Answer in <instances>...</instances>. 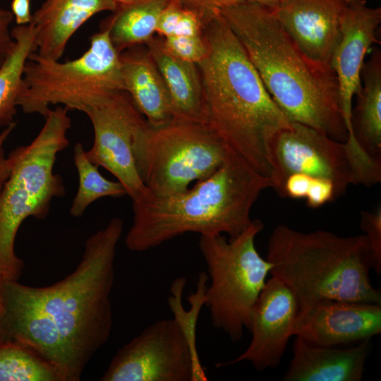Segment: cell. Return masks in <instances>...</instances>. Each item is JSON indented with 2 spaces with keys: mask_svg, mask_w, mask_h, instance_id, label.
Masks as SVG:
<instances>
[{
  "mask_svg": "<svg viewBox=\"0 0 381 381\" xmlns=\"http://www.w3.org/2000/svg\"><path fill=\"white\" fill-rule=\"evenodd\" d=\"M361 228L365 232L373 262V269L377 275L381 273V207L374 212L362 211Z\"/></svg>",
  "mask_w": 381,
  "mask_h": 381,
  "instance_id": "28",
  "label": "cell"
},
{
  "mask_svg": "<svg viewBox=\"0 0 381 381\" xmlns=\"http://www.w3.org/2000/svg\"><path fill=\"white\" fill-rule=\"evenodd\" d=\"M334 183L327 179L312 177L306 196V203L311 208H317L337 198Z\"/></svg>",
  "mask_w": 381,
  "mask_h": 381,
  "instance_id": "30",
  "label": "cell"
},
{
  "mask_svg": "<svg viewBox=\"0 0 381 381\" xmlns=\"http://www.w3.org/2000/svg\"><path fill=\"white\" fill-rule=\"evenodd\" d=\"M14 20L13 13L0 5V66L10 52L13 39L10 25Z\"/></svg>",
  "mask_w": 381,
  "mask_h": 381,
  "instance_id": "33",
  "label": "cell"
},
{
  "mask_svg": "<svg viewBox=\"0 0 381 381\" xmlns=\"http://www.w3.org/2000/svg\"><path fill=\"white\" fill-rule=\"evenodd\" d=\"M283 0H176L183 8L194 11L204 26L220 9L235 4L253 1L272 6Z\"/></svg>",
  "mask_w": 381,
  "mask_h": 381,
  "instance_id": "29",
  "label": "cell"
},
{
  "mask_svg": "<svg viewBox=\"0 0 381 381\" xmlns=\"http://www.w3.org/2000/svg\"><path fill=\"white\" fill-rule=\"evenodd\" d=\"M235 34L272 99L291 121L346 142L338 82L330 66L306 57L271 6L244 1L219 13Z\"/></svg>",
  "mask_w": 381,
  "mask_h": 381,
  "instance_id": "3",
  "label": "cell"
},
{
  "mask_svg": "<svg viewBox=\"0 0 381 381\" xmlns=\"http://www.w3.org/2000/svg\"><path fill=\"white\" fill-rule=\"evenodd\" d=\"M16 123L14 122L4 129L0 133V188L7 179L11 167V161L9 156H6L4 151V144L11 133L16 128Z\"/></svg>",
  "mask_w": 381,
  "mask_h": 381,
  "instance_id": "34",
  "label": "cell"
},
{
  "mask_svg": "<svg viewBox=\"0 0 381 381\" xmlns=\"http://www.w3.org/2000/svg\"><path fill=\"white\" fill-rule=\"evenodd\" d=\"M183 9L176 0H170L159 16L156 32L162 37L174 35Z\"/></svg>",
  "mask_w": 381,
  "mask_h": 381,
  "instance_id": "31",
  "label": "cell"
},
{
  "mask_svg": "<svg viewBox=\"0 0 381 381\" xmlns=\"http://www.w3.org/2000/svg\"><path fill=\"white\" fill-rule=\"evenodd\" d=\"M116 8L114 0H45L30 22L36 28L35 52L59 60L69 40L86 21Z\"/></svg>",
  "mask_w": 381,
  "mask_h": 381,
  "instance_id": "18",
  "label": "cell"
},
{
  "mask_svg": "<svg viewBox=\"0 0 381 381\" xmlns=\"http://www.w3.org/2000/svg\"><path fill=\"white\" fill-rule=\"evenodd\" d=\"M271 187L279 195L289 174L301 173L331 181L337 196L358 185L354 164L345 142L332 139L306 125L291 121L270 143L267 153Z\"/></svg>",
  "mask_w": 381,
  "mask_h": 381,
  "instance_id": "11",
  "label": "cell"
},
{
  "mask_svg": "<svg viewBox=\"0 0 381 381\" xmlns=\"http://www.w3.org/2000/svg\"><path fill=\"white\" fill-rule=\"evenodd\" d=\"M119 58L124 91L147 123L159 126L174 121L167 88L147 50L131 47Z\"/></svg>",
  "mask_w": 381,
  "mask_h": 381,
  "instance_id": "19",
  "label": "cell"
},
{
  "mask_svg": "<svg viewBox=\"0 0 381 381\" xmlns=\"http://www.w3.org/2000/svg\"><path fill=\"white\" fill-rule=\"evenodd\" d=\"M13 46L0 66V128L14 123L26 61L35 52L36 28L33 24L11 29Z\"/></svg>",
  "mask_w": 381,
  "mask_h": 381,
  "instance_id": "23",
  "label": "cell"
},
{
  "mask_svg": "<svg viewBox=\"0 0 381 381\" xmlns=\"http://www.w3.org/2000/svg\"><path fill=\"white\" fill-rule=\"evenodd\" d=\"M298 310V302L290 289L278 277L271 275L251 311L249 346L236 358L219 362L216 367L248 361L259 372L277 368L293 337Z\"/></svg>",
  "mask_w": 381,
  "mask_h": 381,
  "instance_id": "13",
  "label": "cell"
},
{
  "mask_svg": "<svg viewBox=\"0 0 381 381\" xmlns=\"http://www.w3.org/2000/svg\"><path fill=\"white\" fill-rule=\"evenodd\" d=\"M117 4H131L138 2V0H114Z\"/></svg>",
  "mask_w": 381,
  "mask_h": 381,
  "instance_id": "36",
  "label": "cell"
},
{
  "mask_svg": "<svg viewBox=\"0 0 381 381\" xmlns=\"http://www.w3.org/2000/svg\"><path fill=\"white\" fill-rule=\"evenodd\" d=\"M2 312H3V304H2V300L0 296V317L2 314Z\"/></svg>",
  "mask_w": 381,
  "mask_h": 381,
  "instance_id": "37",
  "label": "cell"
},
{
  "mask_svg": "<svg viewBox=\"0 0 381 381\" xmlns=\"http://www.w3.org/2000/svg\"><path fill=\"white\" fill-rule=\"evenodd\" d=\"M31 0H12L11 13L17 25L30 23L32 14L30 12Z\"/></svg>",
  "mask_w": 381,
  "mask_h": 381,
  "instance_id": "35",
  "label": "cell"
},
{
  "mask_svg": "<svg viewBox=\"0 0 381 381\" xmlns=\"http://www.w3.org/2000/svg\"><path fill=\"white\" fill-rule=\"evenodd\" d=\"M145 44L167 88L174 121L201 123L202 85L197 64L173 55L162 39L153 37Z\"/></svg>",
  "mask_w": 381,
  "mask_h": 381,
  "instance_id": "20",
  "label": "cell"
},
{
  "mask_svg": "<svg viewBox=\"0 0 381 381\" xmlns=\"http://www.w3.org/2000/svg\"><path fill=\"white\" fill-rule=\"evenodd\" d=\"M123 230V220L111 219L87 239L74 271L52 285L0 282V340L31 347L56 370L62 381H79L111 335L110 295Z\"/></svg>",
  "mask_w": 381,
  "mask_h": 381,
  "instance_id": "1",
  "label": "cell"
},
{
  "mask_svg": "<svg viewBox=\"0 0 381 381\" xmlns=\"http://www.w3.org/2000/svg\"><path fill=\"white\" fill-rule=\"evenodd\" d=\"M380 23V7H370L365 0H346L330 67L337 79L341 108L349 138L354 137L351 122L353 97L361 86L365 56L372 44L377 42L376 32Z\"/></svg>",
  "mask_w": 381,
  "mask_h": 381,
  "instance_id": "14",
  "label": "cell"
},
{
  "mask_svg": "<svg viewBox=\"0 0 381 381\" xmlns=\"http://www.w3.org/2000/svg\"><path fill=\"white\" fill-rule=\"evenodd\" d=\"M264 226L260 220H253L229 240L222 234L200 236L198 246L210 279L205 305L212 326L233 342L241 339L244 329H249L252 309L272 267L255 245Z\"/></svg>",
  "mask_w": 381,
  "mask_h": 381,
  "instance_id": "8",
  "label": "cell"
},
{
  "mask_svg": "<svg viewBox=\"0 0 381 381\" xmlns=\"http://www.w3.org/2000/svg\"><path fill=\"white\" fill-rule=\"evenodd\" d=\"M381 333V305L322 299L299 310L293 336L323 346L360 342Z\"/></svg>",
  "mask_w": 381,
  "mask_h": 381,
  "instance_id": "15",
  "label": "cell"
},
{
  "mask_svg": "<svg viewBox=\"0 0 381 381\" xmlns=\"http://www.w3.org/2000/svg\"><path fill=\"white\" fill-rule=\"evenodd\" d=\"M68 109H50L37 135L9 154L10 173L0 188V282L18 281L24 262L15 252L18 229L28 217L45 219L51 202L65 194L60 175L54 172L57 155L69 144Z\"/></svg>",
  "mask_w": 381,
  "mask_h": 381,
  "instance_id": "6",
  "label": "cell"
},
{
  "mask_svg": "<svg viewBox=\"0 0 381 381\" xmlns=\"http://www.w3.org/2000/svg\"><path fill=\"white\" fill-rule=\"evenodd\" d=\"M312 177L301 173L289 174L283 183L279 195L294 199H305Z\"/></svg>",
  "mask_w": 381,
  "mask_h": 381,
  "instance_id": "32",
  "label": "cell"
},
{
  "mask_svg": "<svg viewBox=\"0 0 381 381\" xmlns=\"http://www.w3.org/2000/svg\"><path fill=\"white\" fill-rule=\"evenodd\" d=\"M73 151L79 186L71 206V215L80 217L91 203L101 198H116L127 195L119 181H109L99 173L98 167L87 159L83 144L76 143Z\"/></svg>",
  "mask_w": 381,
  "mask_h": 381,
  "instance_id": "25",
  "label": "cell"
},
{
  "mask_svg": "<svg viewBox=\"0 0 381 381\" xmlns=\"http://www.w3.org/2000/svg\"><path fill=\"white\" fill-rule=\"evenodd\" d=\"M270 187L269 177L231 153L214 173L180 194L159 197L148 190L132 200L133 219L126 246L142 252L190 232L234 238L251 224L253 205Z\"/></svg>",
  "mask_w": 381,
  "mask_h": 381,
  "instance_id": "4",
  "label": "cell"
},
{
  "mask_svg": "<svg viewBox=\"0 0 381 381\" xmlns=\"http://www.w3.org/2000/svg\"><path fill=\"white\" fill-rule=\"evenodd\" d=\"M208 279L206 272H202L200 273L197 291L191 293L187 298L190 304H191L189 310H184L181 303V296L186 284L185 277L177 278L173 282L171 286L172 295L169 298V304L174 315V318L179 324L191 348L195 353H198L195 336L197 320L200 310L205 303V290Z\"/></svg>",
  "mask_w": 381,
  "mask_h": 381,
  "instance_id": "26",
  "label": "cell"
},
{
  "mask_svg": "<svg viewBox=\"0 0 381 381\" xmlns=\"http://www.w3.org/2000/svg\"><path fill=\"white\" fill-rule=\"evenodd\" d=\"M164 46L179 59L198 64L207 54L202 34L197 36H169L162 39Z\"/></svg>",
  "mask_w": 381,
  "mask_h": 381,
  "instance_id": "27",
  "label": "cell"
},
{
  "mask_svg": "<svg viewBox=\"0 0 381 381\" xmlns=\"http://www.w3.org/2000/svg\"><path fill=\"white\" fill-rule=\"evenodd\" d=\"M124 91L119 53L108 28L90 37L89 49L66 62L32 52L26 61L17 106L44 118L50 106L85 111L114 92Z\"/></svg>",
  "mask_w": 381,
  "mask_h": 381,
  "instance_id": "7",
  "label": "cell"
},
{
  "mask_svg": "<svg viewBox=\"0 0 381 381\" xmlns=\"http://www.w3.org/2000/svg\"><path fill=\"white\" fill-rule=\"evenodd\" d=\"M133 152L138 175L156 196L180 194L214 173L231 153L201 123L147 121L135 134Z\"/></svg>",
  "mask_w": 381,
  "mask_h": 381,
  "instance_id": "9",
  "label": "cell"
},
{
  "mask_svg": "<svg viewBox=\"0 0 381 381\" xmlns=\"http://www.w3.org/2000/svg\"><path fill=\"white\" fill-rule=\"evenodd\" d=\"M94 131V143L85 151L87 159L111 173L132 200L148 189L137 171L133 152L134 138L146 123L126 91L104 98L85 111Z\"/></svg>",
  "mask_w": 381,
  "mask_h": 381,
  "instance_id": "12",
  "label": "cell"
},
{
  "mask_svg": "<svg viewBox=\"0 0 381 381\" xmlns=\"http://www.w3.org/2000/svg\"><path fill=\"white\" fill-rule=\"evenodd\" d=\"M101 381H206L198 354L177 321L164 319L120 348Z\"/></svg>",
  "mask_w": 381,
  "mask_h": 381,
  "instance_id": "10",
  "label": "cell"
},
{
  "mask_svg": "<svg viewBox=\"0 0 381 381\" xmlns=\"http://www.w3.org/2000/svg\"><path fill=\"white\" fill-rule=\"evenodd\" d=\"M0 381H62L56 370L31 347L0 340Z\"/></svg>",
  "mask_w": 381,
  "mask_h": 381,
  "instance_id": "24",
  "label": "cell"
},
{
  "mask_svg": "<svg viewBox=\"0 0 381 381\" xmlns=\"http://www.w3.org/2000/svg\"><path fill=\"white\" fill-rule=\"evenodd\" d=\"M346 0H283L270 6L284 30L312 61L330 66Z\"/></svg>",
  "mask_w": 381,
  "mask_h": 381,
  "instance_id": "16",
  "label": "cell"
},
{
  "mask_svg": "<svg viewBox=\"0 0 381 381\" xmlns=\"http://www.w3.org/2000/svg\"><path fill=\"white\" fill-rule=\"evenodd\" d=\"M266 260L272 265L270 274L290 289L299 310L322 299L381 305L380 289L370 279L372 256L364 234L304 233L279 224L270 236Z\"/></svg>",
  "mask_w": 381,
  "mask_h": 381,
  "instance_id": "5",
  "label": "cell"
},
{
  "mask_svg": "<svg viewBox=\"0 0 381 381\" xmlns=\"http://www.w3.org/2000/svg\"><path fill=\"white\" fill-rule=\"evenodd\" d=\"M207 54L197 66L202 123L229 150L270 177V143L291 121L266 90L243 47L218 13L202 29Z\"/></svg>",
  "mask_w": 381,
  "mask_h": 381,
  "instance_id": "2",
  "label": "cell"
},
{
  "mask_svg": "<svg viewBox=\"0 0 381 381\" xmlns=\"http://www.w3.org/2000/svg\"><path fill=\"white\" fill-rule=\"evenodd\" d=\"M170 0H145L117 4L113 15L102 25L109 30L111 40L120 54L125 49L146 44L156 32L159 16Z\"/></svg>",
  "mask_w": 381,
  "mask_h": 381,
  "instance_id": "22",
  "label": "cell"
},
{
  "mask_svg": "<svg viewBox=\"0 0 381 381\" xmlns=\"http://www.w3.org/2000/svg\"><path fill=\"white\" fill-rule=\"evenodd\" d=\"M371 339L348 348L309 344L296 337L284 381H361Z\"/></svg>",
  "mask_w": 381,
  "mask_h": 381,
  "instance_id": "17",
  "label": "cell"
},
{
  "mask_svg": "<svg viewBox=\"0 0 381 381\" xmlns=\"http://www.w3.org/2000/svg\"><path fill=\"white\" fill-rule=\"evenodd\" d=\"M363 81L352 110V130L361 150L372 159L381 163V52L375 47L364 62Z\"/></svg>",
  "mask_w": 381,
  "mask_h": 381,
  "instance_id": "21",
  "label": "cell"
}]
</instances>
